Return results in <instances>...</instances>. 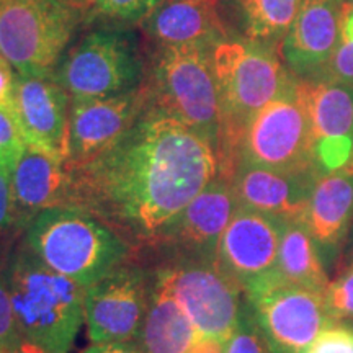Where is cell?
Here are the masks:
<instances>
[{"instance_id":"6da1fadb","label":"cell","mask_w":353,"mask_h":353,"mask_svg":"<svg viewBox=\"0 0 353 353\" xmlns=\"http://www.w3.org/2000/svg\"><path fill=\"white\" fill-rule=\"evenodd\" d=\"M69 172L70 205L95 214L130 244L159 247L219 174V159L208 139L149 101L112 148Z\"/></svg>"},{"instance_id":"7a4b0ae2","label":"cell","mask_w":353,"mask_h":353,"mask_svg":"<svg viewBox=\"0 0 353 353\" xmlns=\"http://www.w3.org/2000/svg\"><path fill=\"white\" fill-rule=\"evenodd\" d=\"M0 276L21 337L50 353H69L85 322V288L43 263L26 245L10 255Z\"/></svg>"},{"instance_id":"3957f363","label":"cell","mask_w":353,"mask_h":353,"mask_svg":"<svg viewBox=\"0 0 353 353\" xmlns=\"http://www.w3.org/2000/svg\"><path fill=\"white\" fill-rule=\"evenodd\" d=\"M223 110L219 175L231 179L241 134L293 77L281 64L275 44L250 38H226L211 52Z\"/></svg>"},{"instance_id":"277c9868","label":"cell","mask_w":353,"mask_h":353,"mask_svg":"<svg viewBox=\"0 0 353 353\" xmlns=\"http://www.w3.org/2000/svg\"><path fill=\"white\" fill-rule=\"evenodd\" d=\"M26 247L52 270L88 288L126 265L131 244L79 206L43 211L26 228Z\"/></svg>"},{"instance_id":"5b68a950","label":"cell","mask_w":353,"mask_h":353,"mask_svg":"<svg viewBox=\"0 0 353 353\" xmlns=\"http://www.w3.org/2000/svg\"><path fill=\"white\" fill-rule=\"evenodd\" d=\"M211 52L205 46H159L145 90L154 107L208 139L218 152L223 110Z\"/></svg>"},{"instance_id":"8992f818","label":"cell","mask_w":353,"mask_h":353,"mask_svg":"<svg viewBox=\"0 0 353 353\" xmlns=\"http://www.w3.org/2000/svg\"><path fill=\"white\" fill-rule=\"evenodd\" d=\"M79 20L77 0H0V56L21 76L52 77Z\"/></svg>"},{"instance_id":"52a82bcc","label":"cell","mask_w":353,"mask_h":353,"mask_svg":"<svg viewBox=\"0 0 353 353\" xmlns=\"http://www.w3.org/2000/svg\"><path fill=\"white\" fill-rule=\"evenodd\" d=\"M237 162L280 170L319 167L306 81L293 74L283 90L255 114L237 143Z\"/></svg>"},{"instance_id":"ba28073f","label":"cell","mask_w":353,"mask_h":353,"mask_svg":"<svg viewBox=\"0 0 353 353\" xmlns=\"http://www.w3.org/2000/svg\"><path fill=\"white\" fill-rule=\"evenodd\" d=\"M144 63L136 34L125 28H99L61 57L52 79L70 101L105 99L141 87Z\"/></svg>"},{"instance_id":"9c48e42d","label":"cell","mask_w":353,"mask_h":353,"mask_svg":"<svg viewBox=\"0 0 353 353\" xmlns=\"http://www.w3.org/2000/svg\"><path fill=\"white\" fill-rule=\"evenodd\" d=\"M245 294L272 353H307L317 337L335 324L325 293L288 283L276 272Z\"/></svg>"},{"instance_id":"30bf717a","label":"cell","mask_w":353,"mask_h":353,"mask_svg":"<svg viewBox=\"0 0 353 353\" xmlns=\"http://www.w3.org/2000/svg\"><path fill=\"white\" fill-rule=\"evenodd\" d=\"M156 280L182 307L198 335L229 342L242 316V288L216 260L176 259L157 272Z\"/></svg>"},{"instance_id":"8fae6325","label":"cell","mask_w":353,"mask_h":353,"mask_svg":"<svg viewBox=\"0 0 353 353\" xmlns=\"http://www.w3.org/2000/svg\"><path fill=\"white\" fill-rule=\"evenodd\" d=\"M152 286L148 272L123 265L85 288L83 309L92 343L138 341Z\"/></svg>"},{"instance_id":"7c38bea8","label":"cell","mask_w":353,"mask_h":353,"mask_svg":"<svg viewBox=\"0 0 353 353\" xmlns=\"http://www.w3.org/2000/svg\"><path fill=\"white\" fill-rule=\"evenodd\" d=\"M149 103L145 87L105 99L70 101L68 169H76L117 143Z\"/></svg>"},{"instance_id":"4fadbf2b","label":"cell","mask_w":353,"mask_h":353,"mask_svg":"<svg viewBox=\"0 0 353 353\" xmlns=\"http://www.w3.org/2000/svg\"><path fill=\"white\" fill-rule=\"evenodd\" d=\"M285 221L239 206L221 236L216 263L242 290L276 272Z\"/></svg>"},{"instance_id":"5bb4252c","label":"cell","mask_w":353,"mask_h":353,"mask_svg":"<svg viewBox=\"0 0 353 353\" xmlns=\"http://www.w3.org/2000/svg\"><path fill=\"white\" fill-rule=\"evenodd\" d=\"M70 99L52 77L15 76L12 112L26 145L68 159Z\"/></svg>"},{"instance_id":"9a60e30c","label":"cell","mask_w":353,"mask_h":353,"mask_svg":"<svg viewBox=\"0 0 353 353\" xmlns=\"http://www.w3.org/2000/svg\"><path fill=\"white\" fill-rule=\"evenodd\" d=\"M237 205L231 180L216 175L174 221L159 247L174 249L179 259L216 260V250Z\"/></svg>"},{"instance_id":"2e32d148","label":"cell","mask_w":353,"mask_h":353,"mask_svg":"<svg viewBox=\"0 0 353 353\" xmlns=\"http://www.w3.org/2000/svg\"><path fill=\"white\" fill-rule=\"evenodd\" d=\"M321 167L280 170L237 162L231 187L237 205L280 221H301Z\"/></svg>"},{"instance_id":"e0dca14e","label":"cell","mask_w":353,"mask_h":353,"mask_svg":"<svg viewBox=\"0 0 353 353\" xmlns=\"http://www.w3.org/2000/svg\"><path fill=\"white\" fill-rule=\"evenodd\" d=\"M342 0H304L280 44L285 63L303 81H319L342 38Z\"/></svg>"},{"instance_id":"ac0fdd59","label":"cell","mask_w":353,"mask_h":353,"mask_svg":"<svg viewBox=\"0 0 353 353\" xmlns=\"http://www.w3.org/2000/svg\"><path fill=\"white\" fill-rule=\"evenodd\" d=\"M314 131L316 162L337 170L353 161V85L339 81H306Z\"/></svg>"},{"instance_id":"d6986e66","label":"cell","mask_w":353,"mask_h":353,"mask_svg":"<svg viewBox=\"0 0 353 353\" xmlns=\"http://www.w3.org/2000/svg\"><path fill=\"white\" fill-rule=\"evenodd\" d=\"M72 179L65 161L26 145L12 170L13 223L26 226L56 206L70 205Z\"/></svg>"},{"instance_id":"ffe728a7","label":"cell","mask_w":353,"mask_h":353,"mask_svg":"<svg viewBox=\"0 0 353 353\" xmlns=\"http://www.w3.org/2000/svg\"><path fill=\"white\" fill-rule=\"evenodd\" d=\"M141 25L159 46L214 48L226 39L218 0H164Z\"/></svg>"},{"instance_id":"44dd1931","label":"cell","mask_w":353,"mask_h":353,"mask_svg":"<svg viewBox=\"0 0 353 353\" xmlns=\"http://www.w3.org/2000/svg\"><path fill=\"white\" fill-rule=\"evenodd\" d=\"M353 219V172L322 170L309 195L303 224L317 245L335 247Z\"/></svg>"},{"instance_id":"7402d4cb","label":"cell","mask_w":353,"mask_h":353,"mask_svg":"<svg viewBox=\"0 0 353 353\" xmlns=\"http://www.w3.org/2000/svg\"><path fill=\"white\" fill-rule=\"evenodd\" d=\"M198 339L192 321L154 278L151 301L139 335L144 353H188Z\"/></svg>"},{"instance_id":"603a6c76","label":"cell","mask_w":353,"mask_h":353,"mask_svg":"<svg viewBox=\"0 0 353 353\" xmlns=\"http://www.w3.org/2000/svg\"><path fill=\"white\" fill-rule=\"evenodd\" d=\"M276 273L288 283L325 293L329 280L322 268L317 242L303 221H285L281 226Z\"/></svg>"},{"instance_id":"cb8c5ba5","label":"cell","mask_w":353,"mask_h":353,"mask_svg":"<svg viewBox=\"0 0 353 353\" xmlns=\"http://www.w3.org/2000/svg\"><path fill=\"white\" fill-rule=\"evenodd\" d=\"M304 0H237L250 39L268 44L283 41Z\"/></svg>"},{"instance_id":"d4e9b609","label":"cell","mask_w":353,"mask_h":353,"mask_svg":"<svg viewBox=\"0 0 353 353\" xmlns=\"http://www.w3.org/2000/svg\"><path fill=\"white\" fill-rule=\"evenodd\" d=\"M164 0H94L90 3V17L114 23H136L143 21Z\"/></svg>"},{"instance_id":"484cf974","label":"cell","mask_w":353,"mask_h":353,"mask_svg":"<svg viewBox=\"0 0 353 353\" xmlns=\"http://www.w3.org/2000/svg\"><path fill=\"white\" fill-rule=\"evenodd\" d=\"M26 143L12 108H0V169L13 170Z\"/></svg>"},{"instance_id":"4316f807","label":"cell","mask_w":353,"mask_h":353,"mask_svg":"<svg viewBox=\"0 0 353 353\" xmlns=\"http://www.w3.org/2000/svg\"><path fill=\"white\" fill-rule=\"evenodd\" d=\"M226 353H272L254 319V314L242 311L236 332L226 345Z\"/></svg>"},{"instance_id":"83f0119b","label":"cell","mask_w":353,"mask_h":353,"mask_svg":"<svg viewBox=\"0 0 353 353\" xmlns=\"http://www.w3.org/2000/svg\"><path fill=\"white\" fill-rule=\"evenodd\" d=\"M329 311L337 321L353 319V263L325 290Z\"/></svg>"},{"instance_id":"f1b7e54d","label":"cell","mask_w":353,"mask_h":353,"mask_svg":"<svg viewBox=\"0 0 353 353\" xmlns=\"http://www.w3.org/2000/svg\"><path fill=\"white\" fill-rule=\"evenodd\" d=\"M319 81H339L353 85V37H342L337 51Z\"/></svg>"},{"instance_id":"f546056e","label":"cell","mask_w":353,"mask_h":353,"mask_svg":"<svg viewBox=\"0 0 353 353\" xmlns=\"http://www.w3.org/2000/svg\"><path fill=\"white\" fill-rule=\"evenodd\" d=\"M307 353H353V330L330 325L317 337Z\"/></svg>"},{"instance_id":"4dcf8cb0","label":"cell","mask_w":353,"mask_h":353,"mask_svg":"<svg viewBox=\"0 0 353 353\" xmlns=\"http://www.w3.org/2000/svg\"><path fill=\"white\" fill-rule=\"evenodd\" d=\"M15 317H13L10 296H8L7 286L0 276V352L19 337Z\"/></svg>"},{"instance_id":"1f68e13d","label":"cell","mask_w":353,"mask_h":353,"mask_svg":"<svg viewBox=\"0 0 353 353\" xmlns=\"http://www.w3.org/2000/svg\"><path fill=\"white\" fill-rule=\"evenodd\" d=\"M13 224L12 170L0 169V234Z\"/></svg>"},{"instance_id":"d6a6232c","label":"cell","mask_w":353,"mask_h":353,"mask_svg":"<svg viewBox=\"0 0 353 353\" xmlns=\"http://www.w3.org/2000/svg\"><path fill=\"white\" fill-rule=\"evenodd\" d=\"M13 88H15V74L12 64L0 56V108H12Z\"/></svg>"},{"instance_id":"836d02e7","label":"cell","mask_w":353,"mask_h":353,"mask_svg":"<svg viewBox=\"0 0 353 353\" xmlns=\"http://www.w3.org/2000/svg\"><path fill=\"white\" fill-rule=\"evenodd\" d=\"M82 353H144L138 342H101L92 343Z\"/></svg>"},{"instance_id":"e575fe53","label":"cell","mask_w":353,"mask_h":353,"mask_svg":"<svg viewBox=\"0 0 353 353\" xmlns=\"http://www.w3.org/2000/svg\"><path fill=\"white\" fill-rule=\"evenodd\" d=\"M226 345L228 343L216 341V339L198 335V339L188 353H226Z\"/></svg>"},{"instance_id":"d590c367","label":"cell","mask_w":353,"mask_h":353,"mask_svg":"<svg viewBox=\"0 0 353 353\" xmlns=\"http://www.w3.org/2000/svg\"><path fill=\"white\" fill-rule=\"evenodd\" d=\"M0 353H50V352H46L43 347H39V345H37V343L26 341L25 337L19 335V337H17L15 341L10 343V345H7Z\"/></svg>"},{"instance_id":"8d00e7d4","label":"cell","mask_w":353,"mask_h":353,"mask_svg":"<svg viewBox=\"0 0 353 353\" xmlns=\"http://www.w3.org/2000/svg\"><path fill=\"white\" fill-rule=\"evenodd\" d=\"M343 6L348 7V8H353V0H342Z\"/></svg>"},{"instance_id":"74e56055","label":"cell","mask_w":353,"mask_h":353,"mask_svg":"<svg viewBox=\"0 0 353 353\" xmlns=\"http://www.w3.org/2000/svg\"><path fill=\"white\" fill-rule=\"evenodd\" d=\"M79 3H88V6H90L92 2H94V0H77Z\"/></svg>"}]
</instances>
